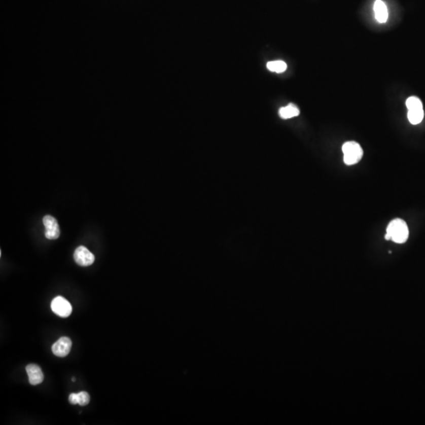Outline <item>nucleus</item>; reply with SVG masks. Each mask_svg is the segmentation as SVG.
I'll use <instances>...</instances> for the list:
<instances>
[{
  "label": "nucleus",
  "instance_id": "nucleus-3",
  "mask_svg": "<svg viewBox=\"0 0 425 425\" xmlns=\"http://www.w3.org/2000/svg\"><path fill=\"white\" fill-rule=\"evenodd\" d=\"M51 309L55 314L61 317H68L73 311L70 303L62 296H57L53 299L51 302Z\"/></svg>",
  "mask_w": 425,
  "mask_h": 425
},
{
  "label": "nucleus",
  "instance_id": "nucleus-4",
  "mask_svg": "<svg viewBox=\"0 0 425 425\" xmlns=\"http://www.w3.org/2000/svg\"><path fill=\"white\" fill-rule=\"evenodd\" d=\"M74 258L76 263L81 266H89L95 262L93 254L84 246H79L76 249Z\"/></svg>",
  "mask_w": 425,
  "mask_h": 425
},
{
  "label": "nucleus",
  "instance_id": "nucleus-13",
  "mask_svg": "<svg viewBox=\"0 0 425 425\" xmlns=\"http://www.w3.org/2000/svg\"><path fill=\"white\" fill-rule=\"evenodd\" d=\"M406 107L409 111L412 110L423 109V104L420 98L416 96L409 97L406 100Z\"/></svg>",
  "mask_w": 425,
  "mask_h": 425
},
{
  "label": "nucleus",
  "instance_id": "nucleus-10",
  "mask_svg": "<svg viewBox=\"0 0 425 425\" xmlns=\"http://www.w3.org/2000/svg\"><path fill=\"white\" fill-rule=\"evenodd\" d=\"M300 114L299 108L294 104H289L285 108H282L279 111V115L280 118L283 119H289V118L297 117Z\"/></svg>",
  "mask_w": 425,
  "mask_h": 425
},
{
  "label": "nucleus",
  "instance_id": "nucleus-1",
  "mask_svg": "<svg viewBox=\"0 0 425 425\" xmlns=\"http://www.w3.org/2000/svg\"><path fill=\"white\" fill-rule=\"evenodd\" d=\"M386 233L391 239L396 243H404L409 238V229L407 224L403 220L396 218L392 220L386 228Z\"/></svg>",
  "mask_w": 425,
  "mask_h": 425
},
{
  "label": "nucleus",
  "instance_id": "nucleus-5",
  "mask_svg": "<svg viewBox=\"0 0 425 425\" xmlns=\"http://www.w3.org/2000/svg\"><path fill=\"white\" fill-rule=\"evenodd\" d=\"M45 226V236L48 239H57L60 236V229L58 222L55 218L47 215L43 218Z\"/></svg>",
  "mask_w": 425,
  "mask_h": 425
},
{
  "label": "nucleus",
  "instance_id": "nucleus-11",
  "mask_svg": "<svg viewBox=\"0 0 425 425\" xmlns=\"http://www.w3.org/2000/svg\"><path fill=\"white\" fill-rule=\"evenodd\" d=\"M408 119L412 125H418L423 121V109L412 110L408 112Z\"/></svg>",
  "mask_w": 425,
  "mask_h": 425
},
{
  "label": "nucleus",
  "instance_id": "nucleus-2",
  "mask_svg": "<svg viewBox=\"0 0 425 425\" xmlns=\"http://www.w3.org/2000/svg\"><path fill=\"white\" fill-rule=\"evenodd\" d=\"M343 160L344 163L347 165H353L359 163L363 156V150L360 144L355 141H349L343 144Z\"/></svg>",
  "mask_w": 425,
  "mask_h": 425
},
{
  "label": "nucleus",
  "instance_id": "nucleus-7",
  "mask_svg": "<svg viewBox=\"0 0 425 425\" xmlns=\"http://www.w3.org/2000/svg\"><path fill=\"white\" fill-rule=\"evenodd\" d=\"M27 374L30 384L38 385L44 381V374L41 367L35 364H31L26 366Z\"/></svg>",
  "mask_w": 425,
  "mask_h": 425
},
{
  "label": "nucleus",
  "instance_id": "nucleus-9",
  "mask_svg": "<svg viewBox=\"0 0 425 425\" xmlns=\"http://www.w3.org/2000/svg\"><path fill=\"white\" fill-rule=\"evenodd\" d=\"M69 401L72 405L78 404L81 406H87L90 402L89 394L86 392H81L78 394H71L69 397Z\"/></svg>",
  "mask_w": 425,
  "mask_h": 425
},
{
  "label": "nucleus",
  "instance_id": "nucleus-12",
  "mask_svg": "<svg viewBox=\"0 0 425 425\" xmlns=\"http://www.w3.org/2000/svg\"><path fill=\"white\" fill-rule=\"evenodd\" d=\"M267 68L271 72L283 73L287 69V64L283 61H272L267 63Z\"/></svg>",
  "mask_w": 425,
  "mask_h": 425
},
{
  "label": "nucleus",
  "instance_id": "nucleus-8",
  "mask_svg": "<svg viewBox=\"0 0 425 425\" xmlns=\"http://www.w3.org/2000/svg\"><path fill=\"white\" fill-rule=\"evenodd\" d=\"M375 16L379 23H385L388 18V11L384 3L381 0H376L374 4Z\"/></svg>",
  "mask_w": 425,
  "mask_h": 425
},
{
  "label": "nucleus",
  "instance_id": "nucleus-6",
  "mask_svg": "<svg viewBox=\"0 0 425 425\" xmlns=\"http://www.w3.org/2000/svg\"><path fill=\"white\" fill-rule=\"evenodd\" d=\"M71 347H72L71 339L68 337H62L60 338L56 343L53 344L52 352L57 357L64 358L69 355Z\"/></svg>",
  "mask_w": 425,
  "mask_h": 425
}]
</instances>
